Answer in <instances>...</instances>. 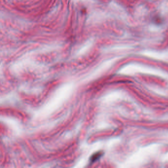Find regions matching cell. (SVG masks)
Returning <instances> with one entry per match:
<instances>
[{"label": "cell", "instance_id": "1", "mask_svg": "<svg viewBox=\"0 0 168 168\" xmlns=\"http://www.w3.org/2000/svg\"><path fill=\"white\" fill-rule=\"evenodd\" d=\"M101 155H102V154H101L100 152H99V153H97L95 154L93 156H92L91 159V161H93V162L96 161L98 158H99L101 156Z\"/></svg>", "mask_w": 168, "mask_h": 168}]
</instances>
